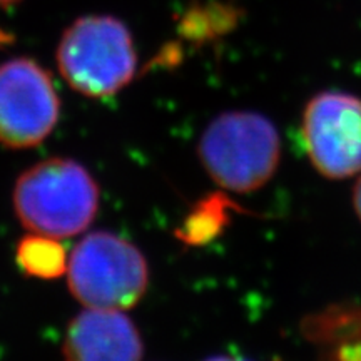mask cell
Returning <instances> with one entry per match:
<instances>
[{"instance_id": "1", "label": "cell", "mask_w": 361, "mask_h": 361, "mask_svg": "<svg viewBox=\"0 0 361 361\" xmlns=\"http://www.w3.org/2000/svg\"><path fill=\"white\" fill-rule=\"evenodd\" d=\"M13 209L27 231L71 238L82 233L96 218L99 186L82 164L67 157H51L17 179Z\"/></svg>"}, {"instance_id": "2", "label": "cell", "mask_w": 361, "mask_h": 361, "mask_svg": "<svg viewBox=\"0 0 361 361\" xmlns=\"http://www.w3.org/2000/svg\"><path fill=\"white\" fill-rule=\"evenodd\" d=\"M56 61L75 92L94 99L116 96L137 71V52L129 27L109 13H89L62 32Z\"/></svg>"}, {"instance_id": "3", "label": "cell", "mask_w": 361, "mask_h": 361, "mask_svg": "<svg viewBox=\"0 0 361 361\" xmlns=\"http://www.w3.org/2000/svg\"><path fill=\"white\" fill-rule=\"evenodd\" d=\"M197 152L202 168L218 186L246 194L258 191L276 173L281 141L268 117L229 111L211 121Z\"/></svg>"}, {"instance_id": "4", "label": "cell", "mask_w": 361, "mask_h": 361, "mask_svg": "<svg viewBox=\"0 0 361 361\" xmlns=\"http://www.w3.org/2000/svg\"><path fill=\"white\" fill-rule=\"evenodd\" d=\"M69 290L87 308L128 310L147 290L149 266L137 246L114 233L85 236L69 256Z\"/></svg>"}, {"instance_id": "5", "label": "cell", "mask_w": 361, "mask_h": 361, "mask_svg": "<svg viewBox=\"0 0 361 361\" xmlns=\"http://www.w3.org/2000/svg\"><path fill=\"white\" fill-rule=\"evenodd\" d=\"M61 99L52 78L34 59L16 57L0 64V144L32 149L57 126Z\"/></svg>"}, {"instance_id": "6", "label": "cell", "mask_w": 361, "mask_h": 361, "mask_svg": "<svg viewBox=\"0 0 361 361\" xmlns=\"http://www.w3.org/2000/svg\"><path fill=\"white\" fill-rule=\"evenodd\" d=\"M301 134L319 174L345 179L361 173V99L322 92L306 104Z\"/></svg>"}, {"instance_id": "7", "label": "cell", "mask_w": 361, "mask_h": 361, "mask_svg": "<svg viewBox=\"0 0 361 361\" xmlns=\"http://www.w3.org/2000/svg\"><path fill=\"white\" fill-rule=\"evenodd\" d=\"M66 361H141L142 340L121 310L89 308L72 319L64 338Z\"/></svg>"}, {"instance_id": "8", "label": "cell", "mask_w": 361, "mask_h": 361, "mask_svg": "<svg viewBox=\"0 0 361 361\" xmlns=\"http://www.w3.org/2000/svg\"><path fill=\"white\" fill-rule=\"evenodd\" d=\"M17 264L29 276L37 279H57L67 273V251L57 238L30 233L20 239L16 251Z\"/></svg>"}, {"instance_id": "9", "label": "cell", "mask_w": 361, "mask_h": 361, "mask_svg": "<svg viewBox=\"0 0 361 361\" xmlns=\"http://www.w3.org/2000/svg\"><path fill=\"white\" fill-rule=\"evenodd\" d=\"M229 201L219 194H211L188 214L176 236L191 246H200L214 239L228 223Z\"/></svg>"}, {"instance_id": "10", "label": "cell", "mask_w": 361, "mask_h": 361, "mask_svg": "<svg viewBox=\"0 0 361 361\" xmlns=\"http://www.w3.org/2000/svg\"><path fill=\"white\" fill-rule=\"evenodd\" d=\"M353 206H355L356 214H358V218L361 221V178L358 179V183H356L355 191H353Z\"/></svg>"}, {"instance_id": "11", "label": "cell", "mask_w": 361, "mask_h": 361, "mask_svg": "<svg viewBox=\"0 0 361 361\" xmlns=\"http://www.w3.org/2000/svg\"><path fill=\"white\" fill-rule=\"evenodd\" d=\"M11 42H12V35H8L7 32H4V30L0 29V47H4V45Z\"/></svg>"}, {"instance_id": "12", "label": "cell", "mask_w": 361, "mask_h": 361, "mask_svg": "<svg viewBox=\"0 0 361 361\" xmlns=\"http://www.w3.org/2000/svg\"><path fill=\"white\" fill-rule=\"evenodd\" d=\"M20 2H22V0H0V7L8 8V7L17 6V4H20Z\"/></svg>"}, {"instance_id": "13", "label": "cell", "mask_w": 361, "mask_h": 361, "mask_svg": "<svg viewBox=\"0 0 361 361\" xmlns=\"http://www.w3.org/2000/svg\"><path fill=\"white\" fill-rule=\"evenodd\" d=\"M206 361H246V360H241V358H229V356H214V358H209Z\"/></svg>"}]
</instances>
